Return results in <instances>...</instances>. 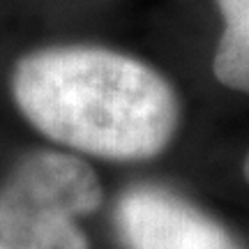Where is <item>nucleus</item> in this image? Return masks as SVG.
I'll return each mask as SVG.
<instances>
[{
	"label": "nucleus",
	"mask_w": 249,
	"mask_h": 249,
	"mask_svg": "<svg viewBox=\"0 0 249 249\" xmlns=\"http://www.w3.org/2000/svg\"><path fill=\"white\" fill-rule=\"evenodd\" d=\"M0 249H9V247H7V245H5L2 240H0Z\"/></svg>",
	"instance_id": "6"
},
{
	"label": "nucleus",
	"mask_w": 249,
	"mask_h": 249,
	"mask_svg": "<svg viewBox=\"0 0 249 249\" xmlns=\"http://www.w3.org/2000/svg\"><path fill=\"white\" fill-rule=\"evenodd\" d=\"M9 92L26 123L58 148L107 161H145L180 124L171 81L141 58L97 44H58L21 55Z\"/></svg>",
	"instance_id": "1"
},
{
	"label": "nucleus",
	"mask_w": 249,
	"mask_h": 249,
	"mask_svg": "<svg viewBox=\"0 0 249 249\" xmlns=\"http://www.w3.org/2000/svg\"><path fill=\"white\" fill-rule=\"evenodd\" d=\"M222 35L213 55V74L224 88L249 95V0H214Z\"/></svg>",
	"instance_id": "4"
},
{
	"label": "nucleus",
	"mask_w": 249,
	"mask_h": 249,
	"mask_svg": "<svg viewBox=\"0 0 249 249\" xmlns=\"http://www.w3.org/2000/svg\"><path fill=\"white\" fill-rule=\"evenodd\" d=\"M102 201V180L83 155L30 150L0 180V240L9 249H90L81 219Z\"/></svg>",
	"instance_id": "2"
},
{
	"label": "nucleus",
	"mask_w": 249,
	"mask_h": 249,
	"mask_svg": "<svg viewBox=\"0 0 249 249\" xmlns=\"http://www.w3.org/2000/svg\"><path fill=\"white\" fill-rule=\"evenodd\" d=\"M242 176H245V182L249 185V152L245 155V161H242Z\"/></svg>",
	"instance_id": "5"
},
{
	"label": "nucleus",
	"mask_w": 249,
	"mask_h": 249,
	"mask_svg": "<svg viewBox=\"0 0 249 249\" xmlns=\"http://www.w3.org/2000/svg\"><path fill=\"white\" fill-rule=\"evenodd\" d=\"M127 249H242L222 224L161 185H134L116 203Z\"/></svg>",
	"instance_id": "3"
}]
</instances>
